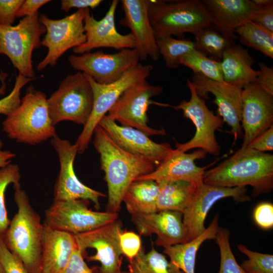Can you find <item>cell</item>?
<instances>
[{
  "instance_id": "6da1fadb",
  "label": "cell",
  "mask_w": 273,
  "mask_h": 273,
  "mask_svg": "<svg viewBox=\"0 0 273 273\" xmlns=\"http://www.w3.org/2000/svg\"><path fill=\"white\" fill-rule=\"evenodd\" d=\"M94 135L93 144L100 155L101 169L105 173L108 187L107 211L117 213L130 184L156 167L149 161L122 149L100 125L96 127Z\"/></svg>"
},
{
  "instance_id": "7a4b0ae2",
  "label": "cell",
  "mask_w": 273,
  "mask_h": 273,
  "mask_svg": "<svg viewBox=\"0 0 273 273\" xmlns=\"http://www.w3.org/2000/svg\"><path fill=\"white\" fill-rule=\"evenodd\" d=\"M203 183L225 188L251 186L255 197L273 189V155L240 148L228 159L205 171Z\"/></svg>"
},
{
  "instance_id": "3957f363",
  "label": "cell",
  "mask_w": 273,
  "mask_h": 273,
  "mask_svg": "<svg viewBox=\"0 0 273 273\" xmlns=\"http://www.w3.org/2000/svg\"><path fill=\"white\" fill-rule=\"evenodd\" d=\"M14 189V201L18 210L3 235V239L7 248L30 273H41L43 225L25 192L21 188Z\"/></svg>"
},
{
  "instance_id": "277c9868",
  "label": "cell",
  "mask_w": 273,
  "mask_h": 273,
  "mask_svg": "<svg viewBox=\"0 0 273 273\" xmlns=\"http://www.w3.org/2000/svg\"><path fill=\"white\" fill-rule=\"evenodd\" d=\"M3 130L17 142L35 145L56 135L46 95L29 85L20 104L3 122Z\"/></svg>"
},
{
  "instance_id": "5b68a950",
  "label": "cell",
  "mask_w": 273,
  "mask_h": 273,
  "mask_svg": "<svg viewBox=\"0 0 273 273\" xmlns=\"http://www.w3.org/2000/svg\"><path fill=\"white\" fill-rule=\"evenodd\" d=\"M148 15L155 33L170 36L195 35L211 24L210 15L199 0H149Z\"/></svg>"
},
{
  "instance_id": "8992f818",
  "label": "cell",
  "mask_w": 273,
  "mask_h": 273,
  "mask_svg": "<svg viewBox=\"0 0 273 273\" xmlns=\"http://www.w3.org/2000/svg\"><path fill=\"white\" fill-rule=\"evenodd\" d=\"M93 102V89L86 75L79 71L68 74L47 99L53 124L70 121L84 126L91 114Z\"/></svg>"
},
{
  "instance_id": "52a82bcc",
  "label": "cell",
  "mask_w": 273,
  "mask_h": 273,
  "mask_svg": "<svg viewBox=\"0 0 273 273\" xmlns=\"http://www.w3.org/2000/svg\"><path fill=\"white\" fill-rule=\"evenodd\" d=\"M39 16L38 11L23 17L16 25H0V54L9 58L19 74L33 79L32 52L40 47V37L46 33Z\"/></svg>"
},
{
  "instance_id": "ba28073f",
  "label": "cell",
  "mask_w": 273,
  "mask_h": 273,
  "mask_svg": "<svg viewBox=\"0 0 273 273\" xmlns=\"http://www.w3.org/2000/svg\"><path fill=\"white\" fill-rule=\"evenodd\" d=\"M152 70L151 65H143L139 63L118 80L107 84H99L85 74L93 89L94 102L90 117L75 143L78 153H83L88 148L96 127L124 92L131 86L146 80Z\"/></svg>"
},
{
  "instance_id": "9c48e42d",
  "label": "cell",
  "mask_w": 273,
  "mask_h": 273,
  "mask_svg": "<svg viewBox=\"0 0 273 273\" xmlns=\"http://www.w3.org/2000/svg\"><path fill=\"white\" fill-rule=\"evenodd\" d=\"M163 90L162 86L152 85L146 79L143 80L124 91L107 116L121 125L137 129L148 136L165 135L164 129H157L148 125L147 111L149 105L170 107L168 104L151 100L152 98L160 95Z\"/></svg>"
},
{
  "instance_id": "30bf717a",
  "label": "cell",
  "mask_w": 273,
  "mask_h": 273,
  "mask_svg": "<svg viewBox=\"0 0 273 273\" xmlns=\"http://www.w3.org/2000/svg\"><path fill=\"white\" fill-rule=\"evenodd\" d=\"M191 97L189 101L183 100L171 108L181 110L184 116L190 119L194 123L196 132L194 136L188 142L180 144L175 143V149L186 152L190 150L198 148L207 154L218 156L220 147L216 140L215 131L221 128L224 123L222 118L214 114L205 104V100L197 93L191 81L187 80Z\"/></svg>"
},
{
  "instance_id": "8fae6325",
  "label": "cell",
  "mask_w": 273,
  "mask_h": 273,
  "mask_svg": "<svg viewBox=\"0 0 273 273\" xmlns=\"http://www.w3.org/2000/svg\"><path fill=\"white\" fill-rule=\"evenodd\" d=\"M84 9H79L65 17L54 20L44 14L39 16V21L46 28V34L41 45L48 49L46 57L36 65L38 71L50 65L55 66L66 51L84 43Z\"/></svg>"
},
{
  "instance_id": "7c38bea8",
  "label": "cell",
  "mask_w": 273,
  "mask_h": 273,
  "mask_svg": "<svg viewBox=\"0 0 273 273\" xmlns=\"http://www.w3.org/2000/svg\"><path fill=\"white\" fill-rule=\"evenodd\" d=\"M84 200L54 201L46 210L43 224L73 235L87 232L118 218L117 213L92 211Z\"/></svg>"
},
{
  "instance_id": "4fadbf2b",
  "label": "cell",
  "mask_w": 273,
  "mask_h": 273,
  "mask_svg": "<svg viewBox=\"0 0 273 273\" xmlns=\"http://www.w3.org/2000/svg\"><path fill=\"white\" fill-rule=\"evenodd\" d=\"M71 66L92 77L101 84L112 83L139 63L140 58L134 49H125L113 54L102 51L81 55H71L68 57Z\"/></svg>"
},
{
  "instance_id": "5bb4252c",
  "label": "cell",
  "mask_w": 273,
  "mask_h": 273,
  "mask_svg": "<svg viewBox=\"0 0 273 273\" xmlns=\"http://www.w3.org/2000/svg\"><path fill=\"white\" fill-rule=\"evenodd\" d=\"M51 143L59 159L60 169L54 190V201L71 200H90L97 209L100 208L99 199L106 196L82 184L77 178L73 163L78 153L77 145L56 135Z\"/></svg>"
},
{
  "instance_id": "9a60e30c",
  "label": "cell",
  "mask_w": 273,
  "mask_h": 273,
  "mask_svg": "<svg viewBox=\"0 0 273 273\" xmlns=\"http://www.w3.org/2000/svg\"><path fill=\"white\" fill-rule=\"evenodd\" d=\"M122 224L116 220L94 230L74 235L78 248L85 254L87 248L95 249V255L87 257L88 261L100 262V273H122L119 236Z\"/></svg>"
},
{
  "instance_id": "2e32d148",
  "label": "cell",
  "mask_w": 273,
  "mask_h": 273,
  "mask_svg": "<svg viewBox=\"0 0 273 273\" xmlns=\"http://www.w3.org/2000/svg\"><path fill=\"white\" fill-rule=\"evenodd\" d=\"M245 187L225 188L202 183L198 185L194 197L183 213L188 242L206 229L205 219L212 206L220 199L231 197L239 202L250 200Z\"/></svg>"
},
{
  "instance_id": "e0dca14e",
  "label": "cell",
  "mask_w": 273,
  "mask_h": 273,
  "mask_svg": "<svg viewBox=\"0 0 273 273\" xmlns=\"http://www.w3.org/2000/svg\"><path fill=\"white\" fill-rule=\"evenodd\" d=\"M197 94L204 100L209 93L214 97L213 102L217 106L218 115L231 128L233 145L243 136L241 127L242 88L223 81L210 79L194 74L191 81Z\"/></svg>"
},
{
  "instance_id": "ac0fdd59",
  "label": "cell",
  "mask_w": 273,
  "mask_h": 273,
  "mask_svg": "<svg viewBox=\"0 0 273 273\" xmlns=\"http://www.w3.org/2000/svg\"><path fill=\"white\" fill-rule=\"evenodd\" d=\"M119 1L113 0L105 15L97 20L90 9H84V29L85 42L73 49L76 55H81L99 48H110L118 51L125 49H134L135 42L130 33H119L115 23V15Z\"/></svg>"
},
{
  "instance_id": "d6986e66",
  "label": "cell",
  "mask_w": 273,
  "mask_h": 273,
  "mask_svg": "<svg viewBox=\"0 0 273 273\" xmlns=\"http://www.w3.org/2000/svg\"><path fill=\"white\" fill-rule=\"evenodd\" d=\"M272 125L273 96L255 82L245 85L242 92L241 127L244 134L241 148H247Z\"/></svg>"
},
{
  "instance_id": "ffe728a7",
  "label": "cell",
  "mask_w": 273,
  "mask_h": 273,
  "mask_svg": "<svg viewBox=\"0 0 273 273\" xmlns=\"http://www.w3.org/2000/svg\"><path fill=\"white\" fill-rule=\"evenodd\" d=\"M98 125L122 149L149 161L156 167L173 150L169 144L155 143L143 132L131 127L119 125L107 115L102 118Z\"/></svg>"
},
{
  "instance_id": "44dd1931",
  "label": "cell",
  "mask_w": 273,
  "mask_h": 273,
  "mask_svg": "<svg viewBox=\"0 0 273 273\" xmlns=\"http://www.w3.org/2000/svg\"><path fill=\"white\" fill-rule=\"evenodd\" d=\"M120 3L124 16L119 23L130 29L140 60L145 61L149 58L157 61L160 55L148 15L149 0H121Z\"/></svg>"
},
{
  "instance_id": "7402d4cb",
  "label": "cell",
  "mask_w": 273,
  "mask_h": 273,
  "mask_svg": "<svg viewBox=\"0 0 273 273\" xmlns=\"http://www.w3.org/2000/svg\"><path fill=\"white\" fill-rule=\"evenodd\" d=\"M131 216L140 235L157 236L155 243L158 246L165 248L188 242L181 212L161 210L150 213H136Z\"/></svg>"
},
{
  "instance_id": "603a6c76",
  "label": "cell",
  "mask_w": 273,
  "mask_h": 273,
  "mask_svg": "<svg viewBox=\"0 0 273 273\" xmlns=\"http://www.w3.org/2000/svg\"><path fill=\"white\" fill-rule=\"evenodd\" d=\"M206 155L202 149L187 153L173 149L167 157L152 172L140 176L134 180L147 179L158 183L180 180L200 184L203 183L206 169L210 165L199 167L196 165L195 161L205 158Z\"/></svg>"
},
{
  "instance_id": "cb8c5ba5",
  "label": "cell",
  "mask_w": 273,
  "mask_h": 273,
  "mask_svg": "<svg viewBox=\"0 0 273 273\" xmlns=\"http://www.w3.org/2000/svg\"><path fill=\"white\" fill-rule=\"evenodd\" d=\"M211 18V24L234 40L235 31L247 21H251L259 10L250 0L202 1Z\"/></svg>"
},
{
  "instance_id": "d4e9b609",
  "label": "cell",
  "mask_w": 273,
  "mask_h": 273,
  "mask_svg": "<svg viewBox=\"0 0 273 273\" xmlns=\"http://www.w3.org/2000/svg\"><path fill=\"white\" fill-rule=\"evenodd\" d=\"M43 225L41 273H62L77 247L74 235Z\"/></svg>"
},
{
  "instance_id": "484cf974",
  "label": "cell",
  "mask_w": 273,
  "mask_h": 273,
  "mask_svg": "<svg viewBox=\"0 0 273 273\" xmlns=\"http://www.w3.org/2000/svg\"><path fill=\"white\" fill-rule=\"evenodd\" d=\"M255 63L247 49L234 44L225 51L220 62L223 81L242 88L255 81L260 71L252 68Z\"/></svg>"
},
{
  "instance_id": "4316f807",
  "label": "cell",
  "mask_w": 273,
  "mask_h": 273,
  "mask_svg": "<svg viewBox=\"0 0 273 273\" xmlns=\"http://www.w3.org/2000/svg\"><path fill=\"white\" fill-rule=\"evenodd\" d=\"M219 215L217 214L208 228L199 236L188 242L165 248L164 253L170 258V261L184 273H195L197 252L202 243L207 240L215 239L220 226Z\"/></svg>"
},
{
  "instance_id": "83f0119b",
  "label": "cell",
  "mask_w": 273,
  "mask_h": 273,
  "mask_svg": "<svg viewBox=\"0 0 273 273\" xmlns=\"http://www.w3.org/2000/svg\"><path fill=\"white\" fill-rule=\"evenodd\" d=\"M157 183L159 188L157 212L171 210L183 213L191 202L198 186L194 183L180 180Z\"/></svg>"
},
{
  "instance_id": "f1b7e54d",
  "label": "cell",
  "mask_w": 273,
  "mask_h": 273,
  "mask_svg": "<svg viewBox=\"0 0 273 273\" xmlns=\"http://www.w3.org/2000/svg\"><path fill=\"white\" fill-rule=\"evenodd\" d=\"M158 184L155 181L141 179L133 181L123 198L130 215L157 212Z\"/></svg>"
},
{
  "instance_id": "f546056e",
  "label": "cell",
  "mask_w": 273,
  "mask_h": 273,
  "mask_svg": "<svg viewBox=\"0 0 273 273\" xmlns=\"http://www.w3.org/2000/svg\"><path fill=\"white\" fill-rule=\"evenodd\" d=\"M195 48L197 50L213 60L221 62L225 51L235 44L234 40L210 24L202 29L195 35Z\"/></svg>"
},
{
  "instance_id": "4dcf8cb0",
  "label": "cell",
  "mask_w": 273,
  "mask_h": 273,
  "mask_svg": "<svg viewBox=\"0 0 273 273\" xmlns=\"http://www.w3.org/2000/svg\"><path fill=\"white\" fill-rule=\"evenodd\" d=\"M128 273H184L154 247L145 253L142 248L128 265Z\"/></svg>"
},
{
  "instance_id": "1f68e13d",
  "label": "cell",
  "mask_w": 273,
  "mask_h": 273,
  "mask_svg": "<svg viewBox=\"0 0 273 273\" xmlns=\"http://www.w3.org/2000/svg\"><path fill=\"white\" fill-rule=\"evenodd\" d=\"M155 37L159 55L169 69L178 68L181 59L195 49L194 41L189 39H178L170 35L156 33Z\"/></svg>"
},
{
  "instance_id": "d6a6232c",
  "label": "cell",
  "mask_w": 273,
  "mask_h": 273,
  "mask_svg": "<svg viewBox=\"0 0 273 273\" xmlns=\"http://www.w3.org/2000/svg\"><path fill=\"white\" fill-rule=\"evenodd\" d=\"M235 33L242 44L273 58V33L249 21L236 29Z\"/></svg>"
},
{
  "instance_id": "836d02e7",
  "label": "cell",
  "mask_w": 273,
  "mask_h": 273,
  "mask_svg": "<svg viewBox=\"0 0 273 273\" xmlns=\"http://www.w3.org/2000/svg\"><path fill=\"white\" fill-rule=\"evenodd\" d=\"M180 65L189 68L194 74L213 80L223 81L220 62L208 57L195 49L181 59Z\"/></svg>"
},
{
  "instance_id": "e575fe53",
  "label": "cell",
  "mask_w": 273,
  "mask_h": 273,
  "mask_svg": "<svg viewBox=\"0 0 273 273\" xmlns=\"http://www.w3.org/2000/svg\"><path fill=\"white\" fill-rule=\"evenodd\" d=\"M21 175L19 166L10 163L0 168V235H3L10 222L5 205V193L7 187L13 184L14 188H21Z\"/></svg>"
},
{
  "instance_id": "d590c367",
  "label": "cell",
  "mask_w": 273,
  "mask_h": 273,
  "mask_svg": "<svg viewBox=\"0 0 273 273\" xmlns=\"http://www.w3.org/2000/svg\"><path fill=\"white\" fill-rule=\"evenodd\" d=\"M218 246L220 263L218 273H246L237 262L230 243V232L220 228L215 239Z\"/></svg>"
},
{
  "instance_id": "8d00e7d4",
  "label": "cell",
  "mask_w": 273,
  "mask_h": 273,
  "mask_svg": "<svg viewBox=\"0 0 273 273\" xmlns=\"http://www.w3.org/2000/svg\"><path fill=\"white\" fill-rule=\"evenodd\" d=\"M238 250L248 257L240 266L246 273H273V255L252 251L239 244Z\"/></svg>"
},
{
  "instance_id": "74e56055",
  "label": "cell",
  "mask_w": 273,
  "mask_h": 273,
  "mask_svg": "<svg viewBox=\"0 0 273 273\" xmlns=\"http://www.w3.org/2000/svg\"><path fill=\"white\" fill-rule=\"evenodd\" d=\"M6 75L4 78L2 77V84L0 87V95L4 94L6 88L5 83V79L7 76ZM32 79L18 74L16 76L15 84L11 93L0 99V114L8 116L19 106L21 100L20 99L21 89Z\"/></svg>"
},
{
  "instance_id": "f35d334b",
  "label": "cell",
  "mask_w": 273,
  "mask_h": 273,
  "mask_svg": "<svg viewBox=\"0 0 273 273\" xmlns=\"http://www.w3.org/2000/svg\"><path fill=\"white\" fill-rule=\"evenodd\" d=\"M0 264L6 273H30L22 262L7 248L0 235Z\"/></svg>"
},
{
  "instance_id": "ab89813d",
  "label": "cell",
  "mask_w": 273,
  "mask_h": 273,
  "mask_svg": "<svg viewBox=\"0 0 273 273\" xmlns=\"http://www.w3.org/2000/svg\"><path fill=\"white\" fill-rule=\"evenodd\" d=\"M119 243L122 254L129 261L133 259L142 249L140 236L132 231H122L119 236Z\"/></svg>"
},
{
  "instance_id": "60d3db41",
  "label": "cell",
  "mask_w": 273,
  "mask_h": 273,
  "mask_svg": "<svg viewBox=\"0 0 273 273\" xmlns=\"http://www.w3.org/2000/svg\"><path fill=\"white\" fill-rule=\"evenodd\" d=\"M24 0H0V25L12 26Z\"/></svg>"
},
{
  "instance_id": "b9f144b4",
  "label": "cell",
  "mask_w": 273,
  "mask_h": 273,
  "mask_svg": "<svg viewBox=\"0 0 273 273\" xmlns=\"http://www.w3.org/2000/svg\"><path fill=\"white\" fill-rule=\"evenodd\" d=\"M256 223L263 229L273 226V205L269 202H262L255 207L253 213Z\"/></svg>"
},
{
  "instance_id": "7bdbcfd3",
  "label": "cell",
  "mask_w": 273,
  "mask_h": 273,
  "mask_svg": "<svg viewBox=\"0 0 273 273\" xmlns=\"http://www.w3.org/2000/svg\"><path fill=\"white\" fill-rule=\"evenodd\" d=\"M84 255L77 246L62 273H95L84 261Z\"/></svg>"
},
{
  "instance_id": "ee69618b",
  "label": "cell",
  "mask_w": 273,
  "mask_h": 273,
  "mask_svg": "<svg viewBox=\"0 0 273 273\" xmlns=\"http://www.w3.org/2000/svg\"><path fill=\"white\" fill-rule=\"evenodd\" d=\"M251 21L258 26L273 33V3L260 8Z\"/></svg>"
},
{
  "instance_id": "f6af8a7d",
  "label": "cell",
  "mask_w": 273,
  "mask_h": 273,
  "mask_svg": "<svg viewBox=\"0 0 273 273\" xmlns=\"http://www.w3.org/2000/svg\"><path fill=\"white\" fill-rule=\"evenodd\" d=\"M247 148L265 152L273 150V125L256 137Z\"/></svg>"
},
{
  "instance_id": "bcb514c9",
  "label": "cell",
  "mask_w": 273,
  "mask_h": 273,
  "mask_svg": "<svg viewBox=\"0 0 273 273\" xmlns=\"http://www.w3.org/2000/svg\"><path fill=\"white\" fill-rule=\"evenodd\" d=\"M260 73L255 81L264 90L273 96V68L263 62L258 64Z\"/></svg>"
},
{
  "instance_id": "7dc6e473",
  "label": "cell",
  "mask_w": 273,
  "mask_h": 273,
  "mask_svg": "<svg viewBox=\"0 0 273 273\" xmlns=\"http://www.w3.org/2000/svg\"><path fill=\"white\" fill-rule=\"evenodd\" d=\"M103 2L102 0H63L61 3L62 11L68 12L72 8L84 9H95Z\"/></svg>"
},
{
  "instance_id": "c3c4849f",
  "label": "cell",
  "mask_w": 273,
  "mask_h": 273,
  "mask_svg": "<svg viewBox=\"0 0 273 273\" xmlns=\"http://www.w3.org/2000/svg\"><path fill=\"white\" fill-rule=\"evenodd\" d=\"M50 2L49 0L24 1L17 12L16 18L24 17L38 12L41 7Z\"/></svg>"
},
{
  "instance_id": "681fc988",
  "label": "cell",
  "mask_w": 273,
  "mask_h": 273,
  "mask_svg": "<svg viewBox=\"0 0 273 273\" xmlns=\"http://www.w3.org/2000/svg\"><path fill=\"white\" fill-rule=\"evenodd\" d=\"M3 142L0 140V168L7 166L12 162V159L15 157V154L9 151L2 149Z\"/></svg>"
},
{
  "instance_id": "f907efd6",
  "label": "cell",
  "mask_w": 273,
  "mask_h": 273,
  "mask_svg": "<svg viewBox=\"0 0 273 273\" xmlns=\"http://www.w3.org/2000/svg\"><path fill=\"white\" fill-rule=\"evenodd\" d=\"M252 1L259 8L273 3L272 0H252Z\"/></svg>"
},
{
  "instance_id": "816d5d0a",
  "label": "cell",
  "mask_w": 273,
  "mask_h": 273,
  "mask_svg": "<svg viewBox=\"0 0 273 273\" xmlns=\"http://www.w3.org/2000/svg\"><path fill=\"white\" fill-rule=\"evenodd\" d=\"M0 273H6L4 268L2 266V265L0 264Z\"/></svg>"
},
{
  "instance_id": "f5cc1de1",
  "label": "cell",
  "mask_w": 273,
  "mask_h": 273,
  "mask_svg": "<svg viewBox=\"0 0 273 273\" xmlns=\"http://www.w3.org/2000/svg\"><path fill=\"white\" fill-rule=\"evenodd\" d=\"M122 273H128V272H123V271H122Z\"/></svg>"
}]
</instances>
